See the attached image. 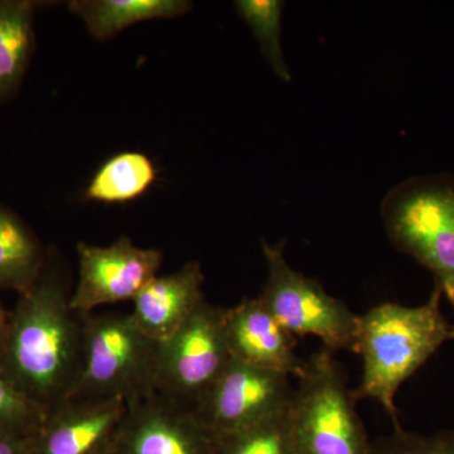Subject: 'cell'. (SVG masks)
<instances>
[{
  "mask_svg": "<svg viewBox=\"0 0 454 454\" xmlns=\"http://www.w3.org/2000/svg\"><path fill=\"white\" fill-rule=\"evenodd\" d=\"M79 280L71 293L76 312H94L98 307L131 301L157 277L163 262L158 249H143L128 236L109 247L77 244Z\"/></svg>",
  "mask_w": 454,
  "mask_h": 454,
  "instance_id": "9",
  "label": "cell"
},
{
  "mask_svg": "<svg viewBox=\"0 0 454 454\" xmlns=\"http://www.w3.org/2000/svg\"><path fill=\"white\" fill-rule=\"evenodd\" d=\"M9 313L3 306L0 300V346H2L3 339H4L5 330H7Z\"/></svg>",
  "mask_w": 454,
  "mask_h": 454,
  "instance_id": "23",
  "label": "cell"
},
{
  "mask_svg": "<svg viewBox=\"0 0 454 454\" xmlns=\"http://www.w3.org/2000/svg\"><path fill=\"white\" fill-rule=\"evenodd\" d=\"M0 454H33L32 437L0 434Z\"/></svg>",
  "mask_w": 454,
  "mask_h": 454,
  "instance_id": "22",
  "label": "cell"
},
{
  "mask_svg": "<svg viewBox=\"0 0 454 454\" xmlns=\"http://www.w3.org/2000/svg\"><path fill=\"white\" fill-rule=\"evenodd\" d=\"M31 0H0V103L16 94L35 50Z\"/></svg>",
  "mask_w": 454,
  "mask_h": 454,
  "instance_id": "16",
  "label": "cell"
},
{
  "mask_svg": "<svg viewBox=\"0 0 454 454\" xmlns=\"http://www.w3.org/2000/svg\"><path fill=\"white\" fill-rule=\"evenodd\" d=\"M203 283L199 262H187L168 276H157L134 298L131 318L149 339L166 342L206 301Z\"/></svg>",
  "mask_w": 454,
  "mask_h": 454,
  "instance_id": "13",
  "label": "cell"
},
{
  "mask_svg": "<svg viewBox=\"0 0 454 454\" xmlns=\"http://www.w3.org/2000/svg\"><path fill=\"white\" fill-rule=\"evenodd\" d=\"M44 414L43 409L0 372V434L33 437L40 430Z\"/></svg>",
  "mask_w": 454,
  "mask_h": 454,
  "instance_id": "20",
  "label": "cell"
},
{
  "mask_svg": "<svg viewBox=\"0 0 454 454\" xmlns=\"http://www.w3.org/2000/svg\"><path fill=\"white\" fill-rule=\"evenodd\" d=\"M391 243L428 269L443 294L454 291V181L409 179L382 205Z\"/></svg>",
  "mask_w": 454,
  "mask_h": 454,
  "instance_id": "5",
  "label": "cell"
},
{
  "mask_svg": "<svg viewBox=\"0 0 454 454\" xmlns=\"http://www.w3.org/2000/svg\"><path fill=\"white\" fill-rule=\"evenodd\" d=\"M268 279L259 300L293 336H315L330 351L355 352L358 316L313 278L288 264L282 245L262 240Z\"/></svg>",
  "mask_w": 454,
  "mask_h": 454,
  "instance_id": "7",
  "label": "cell"
},
{
  "mask_svg": "<svg viewBox=\"0 0 454 454\" xmlns=\"http://www.w3.org/2000/svg\"><path fill=\"white\" fill-rule=\"evenodd\" d=\"M157 179L151 158L139 152H124L107 160L95 173L85 199L101 203H127L145 195Z\"/></svg>",
  "mask_w": 454,
  "mask_h": 454,
  "instance_id": "17",
  "label": "cell"
},
{
  "mask_svg": "<svg viewBox=\"0 0 454 454\" xmlns=\"http://www.w3.org/2000/svg\"><path fill=\"white\" fill-rule=\"evenodd\" d=\"M70 300L61 259L51 250L9 312L0 346V372L44 413L71 395L82 369L83 318Z\"/></svg>",
  "mask_w": 454,
  "mask_h": 454,
  "instance_id": "1",
  "label": "cell"
},
{
  "mask_svg": "<svg viewBox=\"0 0 454 454\" xmlns=\"http://www.w3.org/2000/svg\"><path fill=\"white\" fill-rule=\"evenodd\" d=\"M109 454H214V437L192 411L152 394L128 404Z\"/></svg>",
  "mask_w": 454,
  "mask_h": 454,
  "instance_id": "11",
  "label": "cell"
},
{
  "mask_svg": "<svg viewBox=\"0 0 454 454\" xmlns=\"http://www.w3.org/2000/svg\"><path fill=\"white\" fill-rule=\"evenodd\" d=\"M370 454H454V430L420 434L394 429L391 434L372 441Z\"/></svg>",
  "mask_w": 454,
  "mask_h": 454,
  "instance_id": "21",
  "label": "cell"
},
{
  "mask_svg": "<svg viewBox=\"0 0 454 454\" xmlns=\"http://www.w3.org/2000/svg\"><path fill=\"white\" fill-rule=\"evenodd\" d=\"M292 403L297 454H370L372 441L333 351L304 360Z\"/></svg>",
  "mask_w": 454,
  "mask_h": 454,
  "instance_id": "3",
  "label": "cell"
},
{
  "mask_svg": "<svg viewBox=\"0 0 454 454\" xmlns=\"http://www.w3.org/2000/svg\"><path fill=\"white\" fill-rule=\"evenodd\" d=\"M47 252L38 236L7 206L0 205V292L22 294L40 277Z\"/></svg>",
  "mask_w": 454,
  "mask_h": 454,
  "instance_id": "15",
  "label": "cell"
},
{
  "mask_svg": "<svg viewBox=\"0 0 454 454\" xmlns=\"http://www.w3.org/2000/svg\"><path fill=\"white\" fill-rule=\"evenodd\" d=\"M443 292L434 286L420 306L385 303L358 316L356 348L363 357V378L352 396L373 399L390 415L394 429H400L395 396L400 387L448 340H454V325L441 309Z\"/></svg>",
  "mask_w": 454,
  "mask_h": 454,
  "instance_id": "2",
  "label": "cell"
},
{
  "mask_svg": "<svg viewBox=\"0 0 454 454\" xmlns=\"http://www.w3.org/2000/svg\"><path fill=\"white\" fill-rule=\"evenodd\" d=\"M235 8L239 16L250 27L259 41L262 55L283 82H291L292 76L284 59L280 33L284 2L279 0H238Z\"/></svg>",
  "mask_w": 454,
  "mask_h": 454,
  "instance_id": "19",
  "label": "cell"
},
{
  "mask_svg": "<svg viewBox=\"0 0 454 454\" xmlns=\"http://www.w3.org/2000/svg\"><path fill=\"white\" fill-rule=\"evenodd\" d=\"M127 411L119 397H67L44 414L33 454H109Z\"/></svg>",
  "mask_w": 454,
  "mask_h": 454,
  "instance_id": "10",
  "label": "cell"
},
{
  "mask_svg": "<svg viewBox=\"0 0 454 454\" xmlns=\"http://www.w3.org/2000/svg\"><path fill=\"white\" fill-rule=\"evenodd\" d=\"M225 331L234 360L291 378L301 375L304 360L295 354L297 339L277 321L259 298H244L226 309Z\"/></svg>",
  "mask_w": 454,
  "mask_h": 454,
  "instance_id": "12",
  "label": "cell"
},
{
  "mask_svg": "<svg viewBox=\"0 0 454 454\" xmlns=\"http://www.w3.org/2000/svg\"><path fill=\"white\" fill-rule=\"evenodd\" d=\"M226 309L203 301L184 325L158 346L154 393L195 413L231 360Z\"/></svg>",
  "mask_w": 454,
  "mask_h": 454,
  "instance_id": "6",
  "label": "cell"
},
{
  "mask_svg": "<svg viewBox=\"0 0 454 454\" xmlns=\"http://www.w3.org/2000/svg\"><path fill=\"white\" fill-rule=\"evenodd\" d=\"M446 297L447 300L450 301V306H452V309L454 310V291L448 293V294H446Z\"/></svg>",
  "mask_w": 454,
  "mask_h": 454,
  "instance_id": "24",
  "label": "cell"
},
{
  "mask_svg": "<svg viewBox=\"0 0 454 454\" xmlns=\"http://www.w3.org/2000/svg\"><path fill=\"white\" fill-rule=\"evenodd\" d=\"M192 8L187 0H73L68 9L85 23L90 35L107 41L145 20L184 16Z\"/></svg>",
  "mask_w": 454,
  "mask_h": 454,
  "instance_id": "14",
  "label": "cell"
},
{
  "mask_svg": "<svg viewBox=\"0 0 454 454\" xmlns=\"http://www.w3.org/2000/svg\"><path fill=\"white\" fill-rule=\"evenodd\" d=\"M82 363L68 397H119L128 404L154 393L160 343L129 315L82 313Z\"/></svg>",
  "mask_w": 454,
  "mask_h": 454,
  "instance_id": "4",
  "label": "cell"
},
{
  "mask_svg": "<svg viewBox=\"0 0 454 454\" xmlns=\"http://www.w3.org/2000/svg\"><path fill=\"white\" fill-rule=\"evenodd\" d=\"M293 396L291 376L231 357L193 414L212 435L225 434L286 411Z\"/></svg>",
  "mask_w": 454,
  "mask_h": 454,
  "instance_id": "8",
  "label": "cell"
},
{
  "mask_svg": "<svg viewBox=\"0 0 454 454\" xmlns=\"http://www.w3.org/2000/svg\"><path fill=\"white\" fill-rule=\"evenodd\" d=\"M212 437L214 454H297L292 406L243 429Z\"/></svg>",
  "mask_w": 454,
  "mask_h": 454,
  "instance_id": "18",
  "label": "cell"
}]
</instances>
